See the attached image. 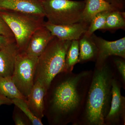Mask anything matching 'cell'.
Returning <instances> with one entry per match:
<instances>
[{
	"mask_svg": "<svg viewBox=\"0 0 125 125\" xmlns=\"http://www.w3.org/2000/svg\"><path fill=\"white\" fill-rule=\"evenodd\" d=\"M71 41L55 37L51 40L38 57L34 82L40 81L47 90L54 77L65 71L66 56Z\"/></svg>",
	"mask_w": 125,
	"mask_h": 125,
	"instance_id": "3957f363",
	"label": "cell"
},
{
	"mask_svg": "<svg viewBox=\"0 0 125 125\" xmlns=\"http://www.w3.org/2000/svg\"><path fill=\"white\" fill-rule=\"evenodd\" d=\"M4 10L45 17L42 2L37 0H0V11Z\"/></svg>",
	"mask_w": 125,
	"mask_h": 125,
	"instance_id": "30bf717a",
	"label": "cell"
},
{
	"mask_svg": "<svg viewBox=\"0 0 125 125\" xmlns=\"http://www.w3.org/2000/svg\"><path fill=\"white\" fill-rule=\"evenodd\" d=\"M37 0L38 1H40V2H42V1H44L45 0Z\"/></svg>",
	"mask_w": 125,
	"mask_h": 125,
	"instance_id": "4316f807",
	"label": "cell"
},
{
	"mask_svg": "<svg viewBox=\"0 0 125 125\" xmlns=\"http://www.w3.org/2000/svg\"><path fill=\"white\" fill-rule=\"evenodd\" d=\"M79 40H73L67 50L64 71H72L75 65L79 63Z\"/></svg>",
	"mask_w": 125,
	"mask_h": 125,
	"instance_id": "ac0fdd59",
	"label": "cell"
},
{
	"mask_svg": "<svg viewBox=\"0 0 125 125\" xmlns=\"http://www.w3.org/2000/svg\"><path fill=\"white\" fill-rule=\"evenodd\" d=\"M13 104L23 112L31 122L32 125H43L42 120L39 119L32 112L28 107L26 102L23 99L15 98L11 99Z\"/></svg>",
	"mask_w": 125,
	"mask_h": 125,
	"instance_id": "ffe728a7",
	"label": "cell"
},
{
	"mask_svg": "<svg viewBox=\"0 0 125 125\" xmlns=\"http://www.w3.org/2000/svg\"><path fill=\"white\" fill-rule=\"evenodd\" d=\"M46 91L45 86L40 81H35L26 101L32 112L41 120L44 116V99Z\"/></svg>",
	"mask_w": 125,
	"mask_h": 125,
	"instance_id": "7c38bea8",
	"label": "cell"
},
{
	"mask_svg": "<svg viewBox=\"0 0 125 125\" xmlns=\"http://www.w3.org/2000/svg\"><path fill=\"white\" fill-rule=\"evenodd\" d=\"M125 12L115 10L109 12L103 30L125 29Z\"/></svg>",
	"mask_w": 125,
	"mask_h": 125,
	"instance_id": "e0dca14e",
	"label": "cell"
},
{
	"mask_svg": "<svg viewBox=\"0 0 125 125\" xmlns=\"http://www.w3.org/2000/svg\"><path fill=\"white\" fill-rule=\"evenodd\" d=\"M0 93L10 99H20L27 101V98L20 92L11 76L0 78Z\"/></svg>",
	"mask_w": 125,
	"mask_h": 125,
	"instance_id": "2e32d148",
	"label": "cell"
},
{
	"mask_svg": "<svg viewBox=\"0 0 125 125\" xmlns=\"http://www.w3.org/2000/svg\"><path fill=\"white\" fill-rule=\"evenodd\" d=\"M114 58L113 63L118 76L121 82L123 88H125V59L118 57Z\"/></svg>",
	"mask_w": 125,
	"mask_h": 125,
	"instance_id": "44dd1931",
	"label": "cell"
},
{
	"mask_svg": "<svg viewBox=\"0 0 125 125\" xmlns=\"http://www.w3.org/2000/svg\"><path fill=\"white\" fill-rule=\"evenodd\" d=\"M0 15L13 32L20 52L25 51L33 34L45 22L44 17L15 11H1Z\"/></svg>",
	"mask_w": 125,
	"mask_h": 125,
	"instance_id": "277c9868",
	"label": "cell"
},
{
	"mask_svg": "<svg viewBox=\"0 0 125 125\" xmlns=\"http://www.w3.org/2000/svg\"><path fill=\"white\" fill-rule=\"evenodd\" d=\"M42 2L45 16L51 23L67 25L83 21L85 0H45Z\"/></svg>",
	"mask_w": 125,
	"mask_h": 125,
	"instance_id": "5b68a950",
	"label": "cell"
},
{
	"mask_svg": "<svg viewBox=\"0 0 125 125\" xmlns=\"http://www.w3.org/2000/svg\"><path fill=\"white\" fill-rule=\"evenodd\" d=\"M13 118L15 125H32L29 118L21 109L16 106L13 113Z\"/></svg>",
	"mask_w": 125,
	"mask_h": 125,
	"instance_id": "7402d4cb",
	"label": "cell"
},
{
	"mask_svg": "<svg viewBox=\"0 0 125 125\" xmlns=\"http://www.w3.org/2000/svg\"><path fill=\"white\" fill-rule=\"evenodd\" d=\"M97 48L95 66L102 65L111 56L125 59V37L115 41H108L93 34L91 36Z\"/></svg>",
	"mask_w": 125,
	"mask_h": 125,
	"instance_id": "ba28073f",
	"label": "cell"
},
{
	"mask_svg": "<svg viewBox=\"0 0 125 125\" xmlns=\"http://www.w3.org/2000/svg\"><path fill=\"white\" fill-rule=\"evenodd\" d=\"M89 24L84 21L67 25L52 24L48 21L44 23V26L52 36L61 40L69 41L79 40L87 31Z\"/></svg>",
	"mask_w": 125,
	"mask_h": 125,
	"instance_id": "9c48e42d",
	"label": "cell"
},
{
	"mask_svg": "<svg viewBox=\"0 0 125 125\" xmlns=\"http://www.w3.org/2000/svg\"><path fill=\"white\" fill-rule=\"evenodd\" d=\"M12 100L10 99L0 93V106L1 105H11L13 104Z\"/></svg>",
	"mask_w": 125,
	"mask_h": 125,
	"instance_id": "484cf974",
	"label": "cell"
},
{
	"mask_svg": "<svg viewBox=\"0 0 125 125\" xmlns=\"http://www.w3.org/2000/svg\"><path fill=\"white\" fill-rule=\"evenodd\" d=\"M0 35L9 37H14L13 33L7 23L0 15Z\"/></svg>",
	"mask_w": 125,
	"mask_h": 125,
	"instance_id": "603a6c76",
	"label": "cell"
},
{
	"mask_svg": "<svg viewBox=\"0 0 125 125\" xmlns=\"http://www.w3.org/2000/svg\"><path fill=\"white\" fill-rule=\"evenodd\" d=\"M19 52L15 41L0 50V78L11 76Z\"/></svg>",
	"mask_w": 125,
	"mask_h": 125,
	"instance_id": "4fadbf2b",
	"label": "cell"
},
{
	"mask_svg": "<svg viewBox=\"0 0 125 125\" xmlns=\"http://www.w3.org/2000/svg\"><path fill=\"white\" fill-rule=\"evenodd\" d=\"M54 37L43 24L33 34L24 52L30 55L39 57Z\"/></svg>",
	"mask_w": 125,
	"mask_h": 125,
	"instance_id": "8fae6325",
	"label": "cell"
},
{
	"mask_svg": "<svg viewBox=\"0 0 125 125\" xmlns=\"http://www.w3.org/2000/svg\"><path fill=\"white\" fill-rule=\"evenodd\" d=\"M122 88L123 85L116 75L112 81L111 102L105 125H125V97L121 94Z\"/></svg>",
	"mask_w": 125,
	"mask_h": 125,
	"instance_id": "52a82bcc",
	"label": "cell"
},
{
	"mask_svg": "<svg viewBox=\"0 0 125 125\" xmlns=\"http://www.w3.org/2000/svg\"><path fill=\"white\" fill-rule=\"evenodd\" d=\"M38 59V57L30 55L25 52H19L16 58L11 79L20 92L27 98L34 83Z\"/></svg>",
	"mask_w": 125,
	"mask_h": 125,
	"instance_id": "8992f818",
	"label": "cell"
},
{
	"mask_svg": "<svg viewBox=\"0 0 125 125\" xmlns=\"http://www.w3.org/2000/svg\"><path fill=\"white\" fill-rule=\"evenodd\" d=\"M79 63L96 60L97 48L91 36L88 37L83 34L79 39Z\"/></svg>",
	"mask_w": 125,
	"mask_h": 125,
	"instance_id": "9a60e30c",
	"label": "cell"
},
{
	"mask_svg": "<svg viewBox=\"0 0 125 125\" xmlns=\"http://www.w3.org/2000/svg\"><path fill=\"white\" fill-rule=\"evenodd\" d=\"M116 75L114 65L107 60L95 66L84 107L74 125H105L111 102L112 81Z\"/></svg>",
	"mask_w": 125,
	"mask_h": 125,
	"instance_id": "7a4b0ae2",
	"label": "cell"
},
{
	"mask_svg": "<svg viewBox=\"0 0 125 125\" xmlns=\"http://www.w3.org/2000/svg\"><path fill=\"white\" fill-rule=\"evenodd\" d=\"M93 74L92 70L63 71L54 77L44 97V116L49 125H74L84 107Z\"/></svg>",
	"mask_w": 125,
	"mask_h": 125,
	"instance_id": "6da1fadb",
	"label": "cell"
},
{
	"mask_svg": "<svg viewBox=\"0 0 125 125\" xmlns=\"http://www.w3.org/2000/svg\"><path fill=\"white\" fill-rule=\"evenodd\" d=\"M15 41L14 37H9L0 35V50Z\"/></svg>",
	"mask_w": 125,
	"mask_h": 125,
	"instance_id": "cb8c5ba5",
	"label": "cell"
},
{
	"mask_svg": "<svg viewBox=\"0 0 125 125\" xmlns=\"http://www.w3.org/2000/svg\"><path fill=\"white\" fill-rule=\"evenodd\" d=\"M117 10H122L125 7L124 0H104Z\"/></svg>",
	"mask_w": 125,
	"mask_h": 125,
	"instance_id": "d4e9b609",
	"label": "cell"
},
{
	"mask_svg": "<svg viewBox=\"0 0 125 125\" xmlns=\"http://www.w3.org/2000/svg\"><path fill=\"white\" fill-rule=\"evenodd\" d=\"M85 4L82 15V20L90 24L97 14L105 10H117L104 0H85Z\"/></svg>",
	"mask_w": 125,
	"mask_h": 125,
	"instance_id": "5bb4252c",
	"label": "cell"
},
{
	"mask_svg": "<svg viewBox=\"0 0 125 125\" xmlns=\"http://www.w3.org/2000/svg\"><path fill=\"white\" fill-rule=\"evenodd\" d=\"M112 10H105L97 14L91 20L87 31L84 35L90 37L94 32L98 30H103L106 23V20L109 12Z\"/></svg>",
	"mask_w": 125,
	"mask_h": 125,
	"instance_id": "d6986e66",
	"label": "cell"
}]
</instances>
